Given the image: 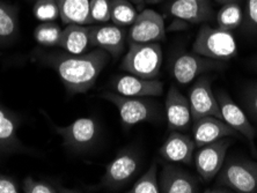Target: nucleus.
<instances>
[{
	"label": "nucleus",
	"instance_id": "obj_1",
	"mask_svg": "<svg viewBox=\"0 0 257 193\" xmlns=\"http://www.w3.org/2000/svg\"><path fill=\"white\" fill-rule=\"evenodd\" d=\"M40 59L52 67L71 95L85 94L95 85L107 65L110 55L100 48H93L81 55L67 52H41Z\"/></svg>",
	"mask_w": 257,
	"mask_h": 193
},
{
	"label": "nucleus",
	"instance_id": "obj_2",
	"mask_svg": "<svg viewBox=\"0 0 257 193\" xmlns=\"http://www.w3.org/2000/svg\"><path fill=\"white\" fill-rule=\"evenodd\" d=\"M192 50L206 58L228 60L237 55V44L232 32L203 25L192 44Z\"/></svg>",
	"mask_w": 257,
	"mask_h": 193
},
{
	"label": "nucleus",
	"instance_id": "obj_3",
	"mask_svg": "<svg viewBox=\"0 0 257 193\" xmlns=\"http://www.w3.org/2000/svg\"><path fill=\"white\" fill-rule=\"evenodd\" d=\"M162 65V49L159 43H128L120 69L128 74L156 79Z\"/></svg>",
	"mask_w": 257,
	"mask_h": 193
},
{
	"label": "nucleus",
	"instance_id": "obj_4",
	"mask_svg": "<svg viewBox=\"0 0 257 193\" xmlns=\"http://www.w3.org/2000/svg\"><path fill=\"white\" fill-rule=\"evenodd\" d=\"M218 185L240 193L257 192V162L233 158L218 173Z\"/></svg>",
	"mask_w": 257,
	"mask_h": 193
},
{
	"label": "nucleus",
	"instance_id": "obj_5",
	"mask_svg": "<svg viewBox=\"0 0 257 193\" xmlns=\"http://www.w3.org/2000/svg\"><path fill=\"white\" fill-rule=\"evenodd\" d=\"M102 97L115 105L125 127L156 118V104L146 97L124 96L115 92H105Z\"/></svg>",
	"mask_w": 257,
	"mask_h": 193
},
{
	"label": "nucleus",
	"instance_id": "obj_6",
	"mask_svg": "<svg viewBox=\"0 0 257 193\" xmlns=\"http://www.w3.org/2000/svg\"><path fill=\"white\" fill-rule=\"evenodd\" d=\"M54 130L63 138L64 146L73 152L90 149L100 138L99 124L90 117H82L67 126L54 125Z\"/></svg>",
	"mask_w": 257,
	"mask_h": 193
},
{
	"label": "nucleus",
	"instance_id": "obj_7",
	"mask_svg": "<svg viewBox=\"0 0 257 193\" xmlns=\"http://www.w3.org/2000/svg\"><path fill=\"white\" fill-rule=\"evenodd\" d=\"M139 168L138 155L131 150L119 153L105 166L101 185L108 190L116 191L125 186L136 176Z\"/></svg>",
	"mask_w": 257,
	"mask_h": 193
},
{
	"label": "nucleus",
	"instance_id": "obj_8",
	"mask_svg": "<svg viewBox=\"0 0 257 193\" xmlns=\"http://www.w3.org/2000/svg\"><path fill=\"white\" fill-rule=\"evenodd\" d=\"M222 60L206 58L197 54H181L172 63V75L180 85L196 80L199 75L221 67Z\"/></svg>",
	"mask_w": 257,
	"mask_h": 193
},
{
	"label": "nucleus",
	"instance_id": "obj_9",
	"mask_svg": "<svg viewBox=\"0 0 257 193\" xmlns=\"http://www.w3.org/2000/svg\"><path fill=\"white\" fill-rule=\"evenodd\" d=\"M166 37L164 18L153 10L138 13L127 33L128 43H159Z\"/></svg>",
	"mask_w": 257,
	"mask_h": 193
},
{
	"label": "nucleus",
	"instance_id": "obj_10",
	"mask_svg": "<svg viewBox=\"0 0 257 193\" xmlns=\"http://www.w3.org/2000/svg\"><path fill=\"white\" fill-rule=\"evenodd\" d=\"M229 143L228 138H222L199 147L195 155V166L200 178L211 180L218 175L225 163Z\"/></svg>",
	"mask_w": 257,
	"mask_h": 193
},
{
	"label": "nucleus",
	"instance_id": "obj_11",
	"mask_svg": "<svg viewBox=\"0 0 257 193\" xmlns=\"http://www.w3.org/2000/svg\"><path fill=\"white\" fill-rule=\"evenodd\" d=\"M90 47L107 51L112 58H118L125 50L126 33L122 27L111 24L89 25Z\"/></svg>",
	"mask_w": 257,
	"mask_h": 193
},
{
	"label": "nucleus",
	"instance_id": "obj_12",
	"mask_svg": "<svg viewBox=\"0 0 257 193\" xmlns=\"http://www.w3.org/2000/svg\"><path fill=\"white\" fill-rule=\"evenodd\" d=\"M188 100L194 120L206 116L221 118L217 96L213 93L210 79L207 77L199 78L194 83V86L189 90Z\"/></svg>",
	"mask_w": 257,
	"mask_h": 193
},
{
	"label": "nucleus",
	"instance_id": "obj_13",
	"mask_svg": "<svg viewBox=\"0 0 257 193\" xmlns=\"http://www.w3.org/2000/svg\"><path fill=\"white\" fill-rule=\"evenodd\" d=\"M114 92L124 96L156 97L164 93V83L156 79H145L134 74L116 77L112 81Z\"/></svg>",
	"mask_w": 257,
	"mask_h": 193
},
{
	"label": "nucleus",
	"instance_id": "obj_14",
	"mask_svg": "<svg viewBox=\"0 0 257 193\" xmlns=\"http://www.w3.org/2000/svg\"><path fill=\"white\" fill-rule=\"evenodd\" d=\"M192 135H194L196 146L202 147L222 138L236 137L239 133L234 128L230 127L228 124H226L221 118L206 116L194 120Z\"/></svg>",
	"mask_w": 257,
	"mask_h": 193
},
{
	"label": "nucleus",
	"instance_id": "obj_15",
	"mask_svg": "<svg viewBox=\"0 0 257 193\" xmlns=\"http://www.w3.org/2000/svg\"><path fill=\"white\" fill-rule=\"evenodd\" d=\"M220 110L221 119L230 127L234 128L237 133L252 141L255 138V128L249 122L245 112L232 100L227 93L218 92L215 94Z\"/></svg>",
	"mask_w": 257,
	"mask_h": 193
},
{
	"label": "nucleus",
	"instance_id": "obj_16",
	"mask_svg": "<svg viewBox=\"0 0 257 193\" xmlns=\"http://www.w3.org/2000/svg\"><path fill=\"white\" fill-rule=\"evenodd\" d=\"M159 185L160 192L164 193H196L199 190L196 177L172 163L164 165Z\"/></svg>",
	"mask_w": 257,
	"mask_h": 193
},
{
	"label": "nucleus",
	"instance_id": "obj_17",
	"mask_svg": "<svg viewBox=\"0 0 257 193\" xmlns=\"http://www.w3.org/2000/svg\"><path fill=\"white\" fill-rule=\"evenodd\" d=\"M166 113L171 131L187 130L192 119L189 100L174 86H171L166 96Z\"/></svg>",
	"mask_w": 257,
	"mask_h": 193
},
{
	"label": "nucleus",
	"instance_id": "obj_18",
	"mask_svg": "<svg viewBox=\"0 0 257 193\" xmlns=\"http://www.w3.org/2000/svg\"><path fill=\"white\" fill-rule=\"evenodd\" d=\"M196 143L189 135L173 131L160 148V155L172 163H190L194 157Z\"/></svg>",
	"mask_w": 257,
	"mask_h": 193
},
{
	"label": "nucleus",
	"instance_id": "obj_19",
	"mask_svg": "<svg viewBox=\"0 0 257 193\" xmlns=\"http://www.w3.org/2000/svg\"><path fill=\"white\" fill-rule=\"evenodd\" d=\"M169 14L173 18L189 24H203L213 18L210 2L198 0H174L169 5Z\"/></svg>",
	"mask_w": 257,
	"mask_h": 193
},
{
	"label": "nucleus",
	"instance_id": "obj_20",
	"mask_svg": "<svg viewBox=\"0 0 257 193\" xmlns=\"http://www.w3.org/2000/svg\"><path fill=\"white\" fill-rule=\"evenodd\" d=\"M19 126L18 116L0 105V153L25 152L24 143L19 138Z\"/></svg>",
	"mask_w": 257,
	"mask_h": 193
},
{
	"label": "nucleus",
	"instance_id": "obj_21",
	"mask_svg": "<svg viewBox=\"0 0 257 193\" xmlns=\"http://www.w3.org/2000/svg\"><path fill=\"white\" fill-rule=\"evenodd\" d=\"M58 47L67 54H85L90 47L89 25H67L63 30Z\"/></svg>",
	"mask_w": 257,
	"mask_h": 193
},
{
	"label": "nucleus",
	"instance_id": "obj_22",
	"mask_svg": "<svg viewBox=\"0 0 257 193\" xmlns=\"http://www.w3.org/2000/svg\"><path fill=\"white\" fill-rule=\"evenodd\" d=\"M90 0H58L60 19L65 25H90Z\"/></svg>",
	"mask_w": 257,
	"mask_h": 193
},
{
	"label": "nucleus",
	"instance_id": "obj_23",
	"mask_svg": "<svg viewBox=\"0 0 257 193\" xmlns=\"http://www.w3.org/2000/svg\"><path fill=\"white\" fill-rule=\"evenodd\" d=\"M19 32L18 11L9 3L0 2V42L7 43L15 39Z\"/></svg>",
	"mask_w": 257,
	"mask_h": 193
},
{
	"label": "nucleus",
	"instance_id": "obj_24",
	"mask_svg": "<svg viewBox=\"0 0 257 193\" xmlns=\"http://www.w3.org/2000/svg\"><path fill=\"white\" fill-rule=\"evenodd\" d=\"M215 19H217V25L219 28L232 32V30L240 27L244 20L242 6L239 2L224 4L217 13Z\"/></svg>",
	"mask_w": 257,
	"mask_h": 193
},
{
	"label": "nucleus",
	"instance_id": "obj_25",
	"mask_svg": "<svg viewBox=\"0 0 257 193\" xmlns=\"http://www.w3.org/2000/svg\"><path fill=\"white\" fill-rule=\"evenodd\" d=\"M138 12L130 0H111L110 21L119 27H130Z\"/></svg>",
	"mask_w": 257,
	"mask_h": 193
},
{
	"label": "nucleus",
	"instance_id": "obj_26",
	"mask_svg": "<svg viewBox=\"0 0 257 193\" xmlns=\"http://www.w3.org/2000/svg\"><path fill=\"white\" fill-rule=\"evenodd\" d=\"M63 29L56 21L42 22L34 30V39L40 45L48 48L58 47Z\"/></svg>",
	"mask_w": 257,
	"mask_h": 193
},
{
	"label": "nucleus",
	"instance_id": "obj_27",
	"mask_svg": "<svg viewBox=\"0 0 257 193\" xmlns=\"http://www.w3.org/2000/svg\"><path fill=\"white\" fill-rule=\"evenodd\" d=\"M158 165L153 162L142 177H139L134 186L130 188V193H159L160 185L158 179Z\"/></svg>",
	"mask_w": 257,
	"mask_h": 193
},
{
	"label": "nucleus",
	"instance_id": "obj_28",
	"mask_svg": "<svg viewBox=\"0 0 257 193\" xmlns=\"http://www.w3.org/2000/svg\"><path fill=\"white\" fill-rule=\"evenodd\" d=\"M33 13L34 17L41 22L56 21L60 18L58 0H36Z\"/></svg>",
	"mask_w": 257,
	"mask_h": 193
},
{
	"label": "nucleus",
	"instance_id": "obj_29",
	"mask_svg": "<svg viewBox=\"0 0 257 193\" xmlns=\"http://www.w3.org/2000/svg\"><path fill=\"white\" fill-rule=\"evenodd\" d=\"M111 0H90L89 21L90 25L105 24L110 21Z\"/></svg>",
	"mask_w": 257,
	"mask_h": 193
},
{
	"label": "nucleus",
	"instance_id": "obj_30",
	"mask_svg": "<svg viewBox=\"0 0 257 193\" xmlns=\"http://www.w3.org/2000/svg\"><path fill=\"white\" fill-rule=\"evenodd\" d=\"M22 188L26 193H59V192H77L74 190H70V188L60 187L59 185H55L49 183L45 180H37L34 179L33 177H27L24 180V185Z\"/></svg>",
	"mask_w": 257,
	"mask_h": 193
},
{
	"label": "nucleus",
	"instance_id": "obj_31",
	"mask_svg": "<svg viewBox=\"0 0 257 193\" xmlns=\"http://www.w3.org/2000/svg\"><path fill=\"white\" fill-rule=\"evenodd\" d=\"M245 24L250 29H257V0H247L244 12Z\"/></svg>",
	"mask_w": 257,
	"mask_h": 193
},
{
	"label": "nucleus",
	"instance_id": "obj_32",
	"mask_svg": "<svg viewBox=\"0 0 257 193\" xmlns=\"http://www.w3.org/2000/svg\"><path fill=\"white\" fill-rule=\"evenodd\" d=\"M19 184L12 177L0 173V193H19Z\"/></svg>",
	"mask_w": 257,
	"mask_h": 193
},
{
	"label": "nucleus",
	"instance_id": "obj_33",
	"mask_svg": "<svg viewBox=\"0 0 257 193\" xmlns=\"http://www.w3.org/2000/svg\"><path fill=\"white\" fill-rule=\"evenodd\" d=\"M245 104H247L248 112L250 113V116L257 120V85L254 88H251L250 93L248 94Z\"/></svg>",
	"mask_w": 257,
	"mask_h": 193
},
{
	"label": "nucleus",
	"instance_id": "obj_34",
	"mask_svg": "<svg viewBox=\"0 0 257 193\" xmlns=\"http://www.w3.org/2000/svg\"><path fill=\"white\" fill-rule=\"evenodd\" d=\"M215 2L221 4V5H224V4H227V3H234V2H241V0H215Z\"/></svg>",
	"mask_w": 257,
	"mask_h": 193
},
{
	"label": "nucleus",
	"instance_id": "obj_35",
	"mask_svg": "<svg viewBox=\"0 0 257 193\" xmlns=\"http://www.w3.org/2000/svg\"><path fill=\"white\" fill-rule=\"evenodd\" d=\"M130 2L132 4H138V5H139V4H142L143 2H145V0H130Z\"/></svg>",
	"mask_w": 257,
	"mask_h": 193
},
{
	"label": "nucleus",
	"instance_id": "obj_36",
	"mask_svg": "<svg viewBox=\"0 0 257 193\" xmlns=\"http://www.w3.org/2000/svg\"><path fill=\"white\" fill-rule=\"evenodd\" d=\"M198 2H205V3H207V2H210V0H198Z\"/></svg>",
	"mask_w": 257,
	"mask_h": 193
}]
</instances>
